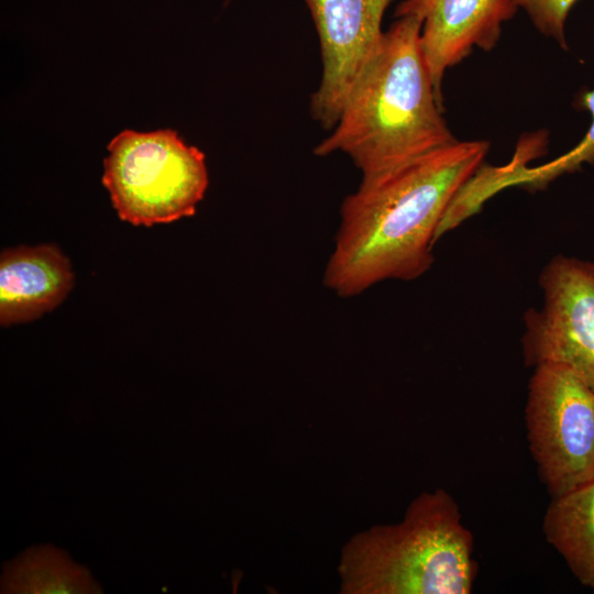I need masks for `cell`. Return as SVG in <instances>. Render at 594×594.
<instances>
[{
  "mask_svg": "<svg viewBox=\"0 0 594 594\" xmlns=\"http://www.w3.org/2000/svg\"><path fill=\"white\" fill-rule=\"evenodd\" d=\"M487 141H455L371 184L341 205L323 283L353 297L387 279L413 280L432 265L438 229L482 167Z\"/></svg>",
  "mask_w": 594,
  "mask_h": 594,
  "instance_id": "obj_1",
  "label": "cell"
},
{
  "mask_svg": "<svg viewBox=\"0 0 594 594\" xmlns=\"http://www.w3.org/2000/svg\"><path fill=\"white\" fill-rule=\"evenodd\" d=\"M580 108L592 114V123L582 141L569 153L556 161L537 168L518 169L508 179L512 184L525 185L531 188H543L556 177L578 170L582 164L594 165V89L582 94L578 100Z\"/></svg>",
  "mask_w": 594,
  "mask_h": 594,
  "instance_id": "obj_12",
  "label": "cell"
},
{
  "mask_svg": "<svg viewBox=\"0 0 594 594\" xmlns=\"http://www.w3.org/2000/svg\"><path fill=\"white\" fill-rule=\"evenodd\" d=\"M515 0H403L395 16L422 21L420 44L439 102L447 69L466 58L474 47L492 51L503 24L516 14Z\"/></svg>",
  "mask_w": 594,
  "mask_h": 594,
  "instance_id": "obj_8",
  "label": "cell"
},
{
  "mask_svg": "<svg viewBox=\"0 0 594 594\" xmlns=\"http://www.w3.org/2000/svg\"><path fill=\"white\" fill-rule=\"evenodd\" d=\"M422 21L405 15L384 32L352 87L332 132L314 150L346 154L374 184L458 141L442 117L420 44Z\"/></svg>",
  "mask_w": 594,
  "mask_h": 594,
  "instance_id": "obj_2",
  "label": "cell"
},
{
  "mask_svg": "<svg viewBox=\"0 0 594 594\" xmlns=\"http://www.w3.org/2000/svg\"><path fill=\"white\" fill-rule=\"evenodd\" d=\"M543 532L576 579L594 590V481L553 497Z\"/></svg>",
  "mask_w": 594,
  "mask_h": 594,
  "instance_id": "obj_10",
  "label": "cell"
},
{
  "mask_svg": "<svg viewBox=\"0 0 594 594\" xmlns=\"http://www.w3.org/2000/svg\"><path fill=\"white\" fill-rule=\"evenodd\" d=\"M539 284L543 304L524 316L526 364L563 365L594 389V262L558 255Z\"/></svg>",
  "mask_w": 594,
  "mask_h": 594,
  "instance_id": "obj_6",
  "label": "cell"
},
{
  "mask_svg": "<svg viewBox=\"0 0 594 594\" xmlns=\"http://www.w3.org/2000/svg\"><path fill=\"white\" fill-rule=\"evenodd\" d=\"M102 184L119 218L168 223L196 212L208 188L205 154L175 130H123L107 145Z\"/></svg>",
  "mask_w": 594,
  "mask_h": 594,
  "instance_id": "obj_4",
  "label": "cell"
},
{
  "mask_svg": "<svg viewBox=\"0 0 594 594\" xmlns=\"http://www.w3.org/2000/svg\"><path fill=\"white\" fill-rule=\"evenodd\" d=\"M102 588L90 571L51 544L31 547L3 565L1 593L97 594Z\"/></svg>",
  "mask_w": 594,
  "mask_h": 594,
  "instance_id": "obj_11",
  "label": "cell"
},
{
  "mask_svg": "<svg viewBox=\"0 0 594 594\" xmlns=\"http://www.w3.org/2000/svg\"><path fill=\"white\" fill-rule=\"evenodd\" d=\"M74 285L69 260L54 244L21 245L0 255V323L40 318L57 307Z\"/></svg>",
  "mask_w": 594,
  "mask_h": 594,
  "instance_id": "obj_9",
  "label": "cell"
},
{
  "mask_svg": "<svg viewBox=\"0 0 594 594\" xmlns=\"http://www.w3.org/2000/svg\"><path fill=\"white\" fill-rule=\"evenodd\" d=\"M475 573L473 537L443 490L416 497L400 522L352 537L339 564L346 594H469Z\"/></svg>",
  "mask_w": 594,
  "mask_h": 594,
  "instance_id": "obj_3",
  "label": "cell"
},
{
  "mask_svg": "<svg viewBox=\"0 0 594 594\" xmlns=\"http://www.w3.org/2000/svg\"><path fill=\"white\" fill-rule=\"evenodd\" d=\"M394 0H305L320 42L322 76L310 110L333 129L361 73L382 42L383 16Z\"/></svg>",
  "mask_w": 594,
  "mask_h": 594,
  "instance_id": "obj_7",
  "label": "cell"
},
{
  "mask_svg": "<svg viewBox=\"0 0 594 594\" xmlns=\"http://www.w3.org/2000/svg\"><path fill=\"white\" fill-rule=\"evenodd\" d=\"M535 367L527 436L540 476L557 497L594 481V389L563 365Z\"/></svg>",
  "mask_w": 594,
  "mask_h": 594,
  "instance_id": "obj_5",
  "label": "cell"
},
{
  "mask_svg": "<svg viewBox=\"0 0 594 594\" xmlns=\"http://www.w3.org/2000/svg\"><path fill=\"white\" fill-rule=\"evenodd\" d=\"M578 0H515L518 9L530 19L534 26L543 35L568 48L565 40L566 16Z\"/></svg>",
  "mask_w": 594,
  "mask_h": 594,
  "instance_id": "obj_13",
  "label": "cell"
}]
</instances>
